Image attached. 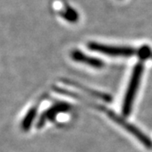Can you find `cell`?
<instances>
[{"label": "cell", "mask_w": 152, "mask_h": 152, "mask_svg": "<svg viewBox=\"0 0 152 152\" xmlns=\"http://www.w3.org/2000/svg\"><path fill=\"white\" fill-rule=\"evenodd\" d=\"M139 53H140V56L145 58H147L149 55L151 54V50L148 48L147 47H143L140 51H139Z\"/></svg>", "instance_id": "8"}, {"label": "cell", "mask_w": 152, "mask_h": 152, "mask_svg": "<svg viewBox=\"0 0 152 152\" xmlns=\"http://www.w3.org/2000/svg\"><path fill=\"white\" fill-rule=\"evenodd\" d=\"M35 116H36V110H35V109L31 110V111L28 113L27 115H26L25 120L23 121V124H22L23 129H28L31 127V124H32L33 120L35 118Z\"/></svg>", "instance_id": "6"}, {"label": "cell", "mask_w": 152, "mask_h": 152, "mask_svg": "<svg viewBox=\"0 0 152 152\" xmlns=\"http://www.w3.org/2000/svg\"><path fill=\"white\" fill-rule=\"evenodd\" d=\"M64 19L68 20L69 21H75L78 19V14L73 9H68L62 15Z\"/></svg>", "instance_id": "7"}, {"label": "cell", "mask_w": 152, "mask_h": 152, "mask_svg": "<svg viewBox=\"0 0 152 152\" xmlns=\"http://www.w3.org/2000/svg\"><path fill=\"white\" fill-rule=\"evenodd\" d=\"M107 114L110 117L111 119L113 120L116 124L120 125L121 127H123L129 133H130L131 134H133L138 140H140V141L141 142L142 144L146 147V148L152 149V141L150 140V138L147 135H145L144 133H142L141 131L138 128H136L135 126H134L132 124L127 122L124 118H122L120 116H118V114L115 113L113 111L108 110L107 112Z\"/></svg>", "instance_id": "2"}, {"label": "cell", "mask_w": 152, "mask_h": 152, "mask_svg": "<svg viewBox=\"0 0 152 152\" xmlns=\"http://www.w3.org/2000/svg\"><path fill=\"white\" fill-rule=\"evenodd\" d=\"M71 58L72 59L75 60L76 62L79 63H82L89 66H91L94 68H102L104 65L103 62L102 60L93 58V57H90L88 55L83 53L82 52L79 51V50H75L71 53Z\"/></svg>", "instance_id": "4"}, {"label": "cell", "mask_w": 152, "mask_h": 152, "mask_svg": "<svg viewBox=\"0 0 152 152\" xmlns=\"http://www.w3.org/2000/svg\"><path fill=\"white\" fill-rule=\"evenodd\" d=\"M70 106L68 103H64V102H62V103L56 104L54 106H53L51 108H49L47 113L44 115V118L42 121V123L45 122L46 119H53L55 117L57 116V114L60 113H64V112H68L70 110ZM41 121V122H42Z\"/></svg>", "instance_id": "5"}, {"label": "cell", "mask_w": 152, "mask_h": 152, "mask_svg": "<svg viewBox=\"0 0 152 152\" xmlns=\"http://www.w3.org/2000/svg\"><path fill=\"white\" fill-rule=\"evenodd\" d=\"M143 70H144V66L140 63L137 64L134 69L133 74L131 75L130 81L127 89V92L125 95L124 100V103H123L122 111L124 116H129L131 113L136 93H137V90L140 84Z\"/></svg>", "instance_id": "1"}, {"label": "cell", "mask_w": 152, "mask_h": 152, "mask_svg": "<svg viewBox=\"0 0 152 152\" xmlns=\"http://www.w3.org/2000/svg\"><path fill=\"white\" fill-rule=\"evenodd\" d=\"M151 56H152V55H151Z\"/></svg>", "instance_id": "9"}, {"label": "cell", "mask_w": 152, "mask_h": 152, "mask_svg": "<svg viewBox=\"0 0 152 152\" xmlns=\"http://www.w3.org/2000/svg\"><path fill=\"white\" fill-rule=\"evenodd\" d=\"M88 48L95 52L101 53L103 54L115 57H129L134 55L136 51L134 48L129 47H117V46H108L96 42H90L88 44Z\"/></svg>", "instance_id": "3"}]
</instances>
